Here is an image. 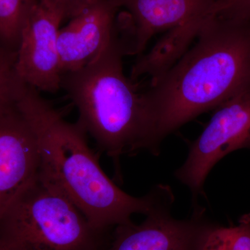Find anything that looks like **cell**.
Returning a JSON list of instances; mask_svg holds the SVG:
<instances>
[{
    "mask_svg": "<svg viewBox=\"0 0 250 250\" xmlns=\"http://www.w3.org/2000/svg\"><path fill=\"white\" fill-rule=\"evenodd\" d=\"M250 149V88L217 108L201 135L192 143L184 165L174 176L197 201L215 164L230 153Z\"/></svg>",
    "mask_w": 250,
    "mask_h": 250,
    "instance_id": "cell-5",
    "label": "cell"
},
{
    "mask_svg": "<svg viewBox=\"0 0 250 250\" xmlns=\"http://www.w3.org/2000/svg\"><path fill=\"white\" fill-rule=\"evenodd\" d=\"M16 103L35 133L41 175L76 206L95 228L112 231L131 222L135 213L146 216L172 208L174 195L168 186L159 184L141 197L120 188L104 172L80 125L65 121L35 88L22 82Z\"/></svg>",
    "mask_w": 250,
    "mask_h": 250,
    "instance_id": "cell-1",
    "label": "cell"
},
{
    "mask_svg": "<svg viewBox=\"0 0 250 250\" xmlns=\"http://www.w3.org/2000/svg\"><path fill=\"white\" fill-rule=\"evenodd\" d=\"M217 0H113L126 10L118 18L126 55H141L158 33L211 16Z\"/></svg>",
    "mask_w": 250,
    "mask_h": 250,
    "instance_id": "cell-8",
    "label": "cell"
},
{
    "mask_svg": "<svg viewBox=\"0 0 250 250\" xmlns=\"http://www.w3.org/2000/svg\"><path fill=\"white\" fill-rule=\"evenodd\" d=\"M171 208L146 215L136 225H118L104 250H202L211 231L219 226L206 215L205 208L194 206L187 218H174Z\"/></svg>",
    "mask_w": 250,
    "mask_h": 250,
    "instance_id": "cell-7",
    "label": "cell"
},
{
    "mask_svg": "<svg viewBox=\"0 0 250 250\" xmlns=\"http://www.w3.org/2000/svg\"><path fill=\"white\" fill-rule=\"evenodd\" d=\"M125 55L118 29L96 58L61 78V88L78 111L77 123L111 158L121 180V156L159 153L145 90L125 75Z\"/></svg>",
    "mask_w": 250,
    "mask_h": 250,
    "instance_id": "cell-3",
    "label": "cell"
},
{
    "mask_svg": "<svg viewBox=\"0 0 250 250\" xmlns=\"http://www.w3.org/2000/svg\"><path fill=\"white\" fill-rule=\"evenodd\" d=\"M0 250H4V248H1V247L0 246Z\"/></svg>",
    "mask_w": 250,
    "mask_h": 250,
    "instance_id": "cell-16",
    "label": "cell"
},
{
    "mask_svg": "<svg viewBox=\"0 0 250 250\" xmlns=\"http://www.w3.org/2000/svg\"><path fill=\"white\" fill-rule=\"evenodd\" d=\"M202 250H250V213L243 215L235 226L217 227Z\"/></svg>",
    "mask_w": 250,
    "mask_h": 250,
    "instance_id": "cell-12",
    "label": "cell"
},
{
    "mask_svg": "<svg viewBox=\"0 0 250 250\" xmlns=\"http://www.w3.org/2000/svg\"><path fill=\"white\" fill-rule=\"evenodd\" d=\"M119 9L113 0H98L59 30L62 75L83 68L108 45L118 31Z\"/></svg>",
    "mask_w": 250,
    "mask_h": 250,
    "instance_id": "cell-10",
    "label": "cell"
},
{
    "mask_svg": "<svg viewBox=\"0 0 250 250\" xmlns=\"http://www.w3.org/2000/svg\"><path fill=\"white\" fill-rule=\"evenodd\" d=\"M33 0H0V42L18 52L21 32Z\"/></svg>",
    "mask_w": 250,
    "mask_h": 250,
    "instance_id": "cell-11",
    "label": "cell"
},
{
    "mask_svg": "<svg viewBox=\"0 0 250 250\" xmlns=\"http://www.w3.org/2000/svg\"><path fill=\"white\" fill-rule=\"evenodd\" d=\"M212 15L240 22H250V0H217Z\"/></svg>",
    "mask_w": 250,
    "mask_h": 250,
    "instance_id": "cell-14",
    "label": "cell"
},
{
    "mask_svg": "<svg viewBox=\"0 0 250 250\" xmlns=\"http://www.w3.org/2000/svg\"><path fill=\"white\" fill-rule=\"evenodd\" d=\"M196 39L145 89L159 149L181 126L250 88V22L209 16Z\"/></svg>",
    "mask_w": 250,
    "mask_h": 250,
    "instance_id": "cell-2",
    "label": "cell"
},
{
    "mask_svg": "<svg viewBox=\"0 0 250 250\" xmlns=\"http://www.w3.org/2000/svg\"><path fill=\"white\" fill-rule=\"evenodd\" d=\"M112 231L93 227L40 172L0 218V246L6 250H104Z\"/></svg>",
    "mask_w": 250,
    "mask_h": 250,
    "instance_id": "cell-4",
    "label": "cell"
},
{
    "mask_svg": "<svg viewBox=\"0 0 250 250\" xmlns=\"http://www.w3.org/2000/svg\"><path fill=\"white\" fill-rule=\"evenodd\" d=\"M17 52L0 42V107L14 103L22 80L16 72Z\"/></svg>",
    "mask_w": 250,
    "mask_h": 250,
    "instance_id": "cell-13",
    "label": "cell"
},
{
    "mask_svg": "<svg viewBox=\"0 0 250 250\" xmlns=\"http://www.w3.org/2000/svg\"><path fill=\"white\" fill-rule=\"evenodd\" d=\"M41 157L34 130L16 102L0 107V218L39 175Z\"/></svg>",
    "mask_w": 250,
    "mask_h": 250,
    "instance_id": "cell-9",
    "label": "cell"
},
{
    "mask_svg": "<svg viewBox=\"0 0 250 250\" xmlns=\"http://www.w3.org/2000/svg\"><path fill=\"white\" fill-rule=\"evenodd\" d=\"M63 18L45 0H33L21 32L16 72L39 91L57 93L62 72L58 36Z\"/></svg>",
    "mask_w": 250,
    "mask_h": 250,
    "instance_id": "cell-6",
    "label": "cell"
},
{
    "mask_svg": "<svg viewBox=\"0 0 250 250\" xmlns=\"http://www.w3.org/2000/svg\"><path fill=\"white\" fill-rule=\"evenodd\" d=\"M62 14V18L72 19L98 0H45Z\"/></svg>",
    "mask_w": 250,
    "mask_h": 250,
    "instance_id": "cell-15",
    "label": "cell"
}]
</instances>
